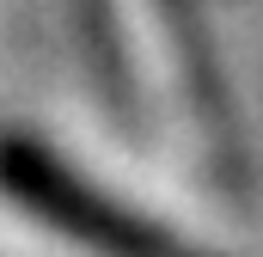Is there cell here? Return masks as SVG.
Wrapping results in <instances>:
<instances>
[{"mask_svg":"<svg viewBox=\"0 0 263 257\" xmlns=\"http://www.w3.org/2000/svg\"><path fill=\"white\" fill-rule=\"evenodd\" d=\"M0 208L67 257H208L196 245H178L135 202H117L49 141H31L18 128L0 135Z\"/></svg>","mask_w":263,"mask_h":257,"instance_id":"cell-1","label":"cell"}]
</instances>
